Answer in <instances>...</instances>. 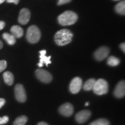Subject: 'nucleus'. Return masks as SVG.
I'll return each mask as SVG.
<instances>
[{"label":"nucleus","mask_w":125,"mask_h":125,"mask_svg":"<svg viewBox=\"0 0 125 125\" xmlns=\"http://www.w3.org/2000/svg\"><path fill=\"white\" fill-rule=\"evenodd\" d=\"M15 97L18 101L20 103H24L27 100V95L26 91L21 84H17L15 87Z\"/></svg>","instance_id":"423d86ee"},{"label":"nucleus","mask_w":125,"mask_h":125,"mask_svg":"<svg viewBox=\"0 0 125 125\" xmlns=\"http://www.w3.org/2000/svg\"><path fill=\"white\" fill-rule=\"evenodd\" d=\"M2 48H3V43L0 40V49H2Z\"/></svg>","instance_id":"c756f323"},{"label":"nucleus","mask_w":125,"mask_h":125,"mask_svg":"<svg viewBox=\"0 0 125 125\" xmlns=\"http://www.w3.org/2000/svg\"><path fill=\"white\" fill-rule=\"evenodd\" d=\"M46 51L45 50H42L40 52V62L38 64V67H42L43 66V64H45L47 67L48 66V64L51 63V56H46Z\"/></svg>","instance_id":"ddd939ff"},{"label":"nucleus","mask_w":125,"mask_h":125,"mask_svg":"<svg viewBox=\"0 0 125 125\" xmlns=\"http://www.w3.org/2000/svg\"><path fill=\"white\" fill-rule=\"evenodd\" d=\"M114 1H119V0H114Z\"/></svg>","instance_id":"473e14b6"},{"label":"nucleus","mask_w":125,"mask_h":125,"mask_svg":"<svg viewBox=\"0 0 125 125\" xmlns=\"http://www.w3.org/2000/svg\"><path fill=\"white\" fill-rule=\"evenodd\" d=\"M4 82L8 85H12L14 82V76L12 73L9 71L5 72L3 74Z\"/></svg>","instance_id":"2eb2a0df"},{"label":"nucleus","mask_w":125,"mask_h":125,"mask_svg":"<svg viewBox=\"0 0 125 125\" xmlns=\"http://www.w3.org/2000/svg\"><path fill=\"white\" fill-rule=\"evenodd\" d=\"M3 38L10 45H13L16 43V38L11 34L5 32L2 34Z\"/></svg>","instance_id":"dca6fc26"},{"label":"nucleus","mask_w":125,"mask_h":125,"mask_svg":"<svg viewBox=\"0 0 125 125\" xmlns=\"http://www.w3.org/2000/svg\"><path fill=\"white\" fill-rule=\"evenodd\" d=\"M5 103V100L4 99V98H0V109L4 106Z\"/></svg>","instance_id":"393cba45"},{"label":"nucleus","mask_w":125,"mask_h":125,"mask_svg":"<svg viewBox=\"0 0 125 125\" xmlns=\"http://www.w3.org/2000/svg\"><path fill=\"white\" fill-rule=\"evenodd\" d=\"M7 67V62L5 60H0V73L4 71Z\"/></svg>","instance_id":"4be33fe9"},{"label":"nucleus","mask_w":125,"mask_h":125,"mask_svg":"<svg viewBox=\"0 0 125 125\" xmlns=\"http://www.w3.org/2000/svg\"><path fill=\"white\" fill-rule=\"evenodd\" d=\"M109 49L107 46H101L97 49L94 53V57L97 61H102L108 57Z\"/></svg>","instance_id":"6e6552de"},{"label":"nucleus","mask_w":125,"mask_h":125,"mask_svg":"<svg viewBox=\"0 0 125 125\" xmlns=\"http://www.w3.org/2000/svg\"><path fill=\"white\" fill-rule=\"evenodd\" d=\"M94 92L97 95L107 94L108 92V84L104 79H99L96 81L93 88Z\"/></svg>","instance_id":"20e7f679"},{"label":"nucleus","mask_w":125,"mask_h":125,"mask_svg":"<svg viewBox=\"0 0 125 125\" xmlns=\"http://www.w3.org/2000/svg\"><path fill=\"white\" fill-rule=\"evenodd\" d=\"M82 86V80L79 77H75L71 81L70 84V91L73 94L79 93Z\"/></svg>","instance_id":"0eeeda50"},{"label":"nucleus","mask_w":125,"mask_h":125,"mask_svg":"<svg viewBox=\"0 0 125 125\" xmlns=\"http://www.w3.org/2000/svg\"><path fill=\"white\" fill-rule=\"evenodd\" d=\"M59 111L63 116H70L74 113V107L71 104L67 103L60 106Z\"/></svg>","instance_id":"9b49d317"},{"label":"nucleus","mask_w":125,"mask_h":125,"mask_svg":"<svg viewBox=\"0 0 125 125\" xmlns=\"http://www.w3.org/2000/svg\"><path fill=\"white\" fill-rule=\"evenodd\" d=\"M10 32H11V34L13 35L15 38H20L23 37V34H24V31L22 28L20 26H12L10 29Z\"/></svg>","instance_id":"4468645a"},{"label":"nucleus","mask_w":125,"mask_h":125,"mask_svg":"<svg viewBox=\"0 0 125 125\" xmlns=\"http://www.w3.org/2000/svg\"><path fill=\"white\" fill-rule=\"evenodd\" d=\"M35 75L37 78L42 82L48 83L52 81V76L51 73L46 70L43 69L37 70L35 71Z\"/></svg>","instance_id":"39448f33"},{"label":"nucleus","mask_w":125,"mask_h":125,"mask_svg":"<svg viewBox=\"0 0 125 125\" xmlns=\"http://www.w3.org/2000/svg\"><path fill=\"white\" fill-rule=\"evenodd\" d=\"M89 103L88 102H87V103H85V105H86V106L89 105Z\"/></svg>","instance_id":"2f4dec72"},{"label":"nucleus","mask_w":125,"mask_h":125,"mask_svg":"<svg viewBox=\"0 0 125 125\" xmlns=\"http://www.w3.org/2000/svg\"><path fill=\"white\" fill-rule=\"evenodd\" d=\"M7 1L8 3H13V4L17 5L19 4L20 0H7Z\"/></svg>","instance_id":"a878e982"},{"label":"nucleus","mask_w":125,"mask_h":125,"mask_svg":"<svg viewBox=\"0 0 125 125\" xmlns=\"http://www.w3.org/2000/svg\"><path fill=\"white\" fill-rule=\"evenodd\" d=\"M5 26V23L3 21H0V30L4 29Z\"/></svg>","instance_id":"bb28decb"},{"label":"nucleus","mask_w":125,"mask_h":125,"mask_svg":"<svg viewBox=\"0 0 125 125\" xmlns=\"http://www.w3.org/2000/svg\"><path fill=\"white\" fill-rule=\"evenodd\" d=\"M73 34L69 30L62 29L57 31L54 35V41L59 46H65L72 41Z\"/></svg>","instance_id":"f257e3e1"},{"label":"nucleus","mask_w":125,"mask_h":125,"mask_svg":"<svg viewBox=\"0 0 125 125\" xmlns=\"http://www.w3.org/2000/svg\"><path fill=\"white\" fill-rule=\"evenodd\" d=\"M89 125H109V122L105 119H98L93 121Z\"/></svg>","instance_id":"412c9836"},{"label":"nucleus","mask_w":125,"mask_h":125,"mask_svg":"<svg viewBox=\"0 0 125 125\" xmlns=\"http://www.w3.org/2000/svg\"><path fill=\"white\" fill-rule=\"evenodd\" d=\"M27 121V117L24 115H22L16 119L13 123V125H25Z\"/></svg>","instance_id":"aec40b11"},{"label":"nucleus","mask_w":125,"mask_h":125,"mask_svg":"<svg viewBox=\"0 0 125 125\" xmlns=\"http://www.w3.org/2000/svg\"><path fill=\"white\" fill-rule=\"evenodd\" d=\"M41 31L36 26H31L27 30L26 38L31 43H37L41 38Z\"/></svg>","instance_id":"7ed1b4c3"},{"label":"nucleus","mask_w":125,"mask_h":125,"mask_svg":"<svg viewBox=\"0 0 125 125\" xmlns=\"http://www.w3.org/2000/svg\"><path fill=\"white\" fill-rule=\"evenodd\" d=\"M115 11L116 13L122 15H125V1H123L121 2L118 3V4L115 6Z\"/></svg>","instance_id":"f3484780"},{"label":"nucleus","mask_w":125,"mask_h":125,"mask_svg":"<svg viewBox=\"0 0 125 125\" xmlns=\"http://www.w3.org/2000/svg\"><path fill=\"white\" fill-rule=\"evenodd\" d=\"M120 48H121L122 51L123 52H125V43H122L120 45Z\"/></svg>","instance_id":"cd10ccee"},{"label":"nucleus","mask_w":125,"mask_h":125,"mask_svg":"<svg viewBox=\"0 0 125 125\" xmlns=\"http://www.w3.org/2000/svg\"><path fill=\"white\" fill-rule=\"evenodd\" d=\"M38 125H49L48 123L45 122H41L38 123Z\"/></svg>","instance_id":"c85d7f7f"},{"label":"nucleus","mask_w":125,"mask_h":125,"mask_svg":"<svg viewBox=\"0 0 125 125\" xmlns=\"http://www.w3.org/2000/svg\"><path fill=\"white\" fill-rule=\"evenodd\" d=\"M72 0H59L58 1V5H63L67 4L71 2Z\"/></svg>","instance_id":"b1692460"},{"label":"nucleus","mask_w":125,"mask_h":125,"mask_svg":"<svg viewBox=\"0 0 125 125\" xmlns=\"http://www.w3.org/2000/svg\"><path fill=\"white\" fill-rule=\"evenodd\" d=\"M114 95L117 98H122L125 95V83L124 81H121L117 84L114 90Z\"/></svg>","instance_id":"f8f14e48"},{"label":"nucleus","mask_w":125,"mask_h":125,"mask_svg":"<svg viewBox=\"0 0 125 125\" xmlns=\"http://www.w3.org/2000/svg\"><path fill=\"white\" fill-rule=\"evenodd\" d=\"M91 116V112L89 110H82L78 112L75 115V119L79 123H85Z\"/></svg>","instance_id":"9d476101"},{"label":"nucleus","mask_w":125,"mask_h":125,"mask_svg":"<svg viewBox=\"0 0 125 125\" xmlns=\"http://www.w3.org/2000/svg\"><path fill=\"white\" fill-rule=\"evenodd\" d=\"M9 118L8 116H4L2 118L0 117V125H4L8 122Z\"/></svg>","instance_id":"5701e85b"},{"label":"nucleus","mask_w":125,"mask_h":125,"mask_svg":"<svg viewBox=\"0 0 125 125\" xmlns=\"http://www.w3.org/2000/svg\"><path fill=\"white\" fill-rule=\"evenodd\" d=\"M30 17L31 13L29 9L27 8H23L20 11L18 21L19 23L22 25L27 24L30 19Z\"/></svg>","instance_id":"1a4fd4ad"},{"label":"nucleus","mask_w":125,"mask_h":125,"mask_svg":"<svg viewBox=\"0 0 125 125\" xmlns=\"http://www.w3.org/2000/svg\"><path fill=\"white\" fill-rule=\"evenodd\" d=\"M120 60L118 58H116L115 56H110L107 60L108 65H110L112 67L117 66L119 64Z\"/></svg>","instance_id":"6ab92c4d"},{"label":"nucleus","mask_w":125,"mask_h":125,"mask_svg":"<svg viewBox=\"0 0 125 125\" xmlns=\"http://www.w3.org/2000/svg\"><path fill=\"white\" fill-rule=\"evenodd\" d=\"M5 1V0H0V4H2V3L4 2Z\"/></svg>","instance_id":"7c9ffc66"},{"label":"nucleus","mask_w":125,"mask_h":125,"mask_svg":"<svg viewBox=\"0 0 125 125\" xmlns=\"http://www.w3.org/2000/svg\"><path fill=\"white\" fill-rule=\"evenodd\" d=\"M78 19V17L76 13L71 10H67L59 15L57 19L59 24L66 26L75 24L77 21Z\"/></svg>","instance_id":"f03ea898"},{"label":"nucleus","mask_w":125,"mask_h":125,"mask_svg":"<svg viewBox=\"0 0 125 125\" xmlns=\"http://www.w3.org/2000/svg\"><path fill=\"white\" fill-rule=\"evenodd\" d=\"M95 82H96V80L93 78L88 79L84 84L83 89L86 90V91H90V90H92L95 84Z\"/></svg>","instance_id":"a211bd4d"}]
</instances>
